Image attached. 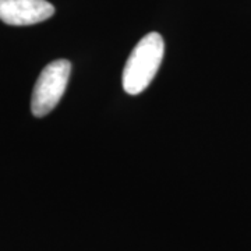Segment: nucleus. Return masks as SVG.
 Wrapping results in <instances>:
<instances>
[{
    "label": "nucleus",
    "instance_id": "1",
    "mask_svg": "<svg viewBox=\"0 0 251 251\" xmlns=\"http://www.w3.org/2000/svg\"><path fill=\"white\" fill-rule=\"evenodd\" d=\"M163 53V38L158 32H150L135 45L123 70V88L128 95H138L148 88L161 67Z\"/></svg>",
    "mask_w": 251,
    "mask_h": 251
},
{
    "label": "nucleus",
    "instance_id": "2",
    "mask_svg": "<svg viewBox=\"0 0 251 251\" xmlns=\"http://www.w3.org/2000/svg\"><path fill=\"white\" fill-rule=\"evenodd\" d=\"M72 73V63L66 59H59L49 63L36 80L31 110L36 117H44L50 113L66 92Z\"/></svg>",
    "mask_w": 251,
    "mask_h": 251
},
{
    "label": "nucleus",
    "instance_id": "3",
    "mask_svg": "<svg viewBox=\"0 0 251 251\" xmlns=\"http://www.w3.org/2000/svg\"><path fill=\"white\" fill-rule=\"evenodd\" d=\"M54 14L46 0H0V20L9 25H32Z\"/></svg>",
    "mask_w": 251,
    "mask_h": 251
}]
</instances>
